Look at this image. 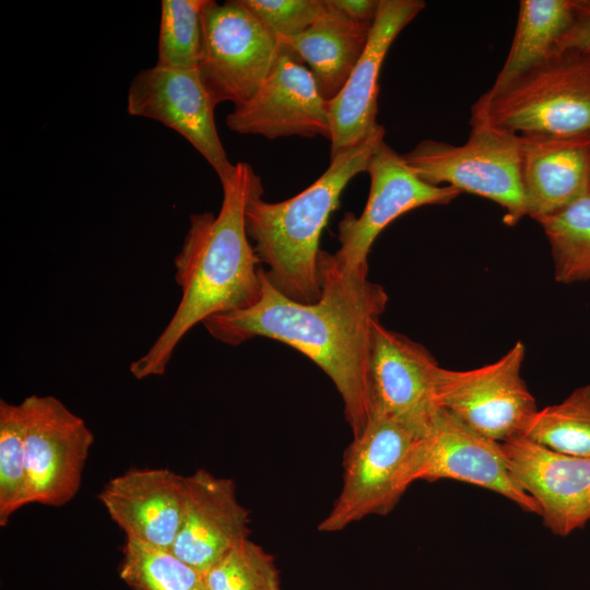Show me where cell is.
<instances>
[{
    "label": "cell",
    "instance_id": "7a4b0ae2",
    "mask_svg": "<svg viewBox=\"0 0 590 590\" xmlns=\"http://www.w3.org/2000/svg\"><path fill=\"white\" fill-rule=\"evenodd\" d=\"M217 214L193 213L174 259L181 298L150 349L130 364L137 379L162 376L182 338L211 316L248 308L261 296L260 261L246 228L250 202L263 194L260 176L237 162L221 179Z\"/></svg>",
    "mask_w": 590,
    "mask_h": 590
},
{
    "label": "cell",
    "instance_id": "277c9868",
    "mask_svg": "<svg viewBox=\"0 0 590 590\" xmlns=\"http://www.w3.org/2000/svg\"><path fill=\"white\" fill-rule=\"evenodd\" d=\"M470 121L517 135H590V52L559 50L472 106Z\"/></svg>",
    "mask_w": 590,
    "mask_h": 590
},
{
    "label": "cell",
    "instance_id": "7c38bea8",
    "mask_svg": "<svg viewBox=\"0 0 590 590\" xmlns=\"http://www.w3.org/2000/svg\"><path fill=\"white\" fill-rule=\"evenodd\" d=\"M438 367L425 346L377 321L369 370L371 417L390 418L424 436L442 411L435 389Z\"/></svg>",
    "mask_w": 590,
    "mask_h": 590
},
{
    "label": "cell",
    "instance_id": "3957f363",
    "mask_svg": "<svg viewBox=\"0 0 590 590\" xmlns=\"http://www.w3.org/2000/svg\"><path fill=\"white\" fill-rule=\"evenodd\" d=\"M385 128L330 160L329 167L296 196L270 203L262 196L247 208L246 228L269 282L286 297L303 304L321 297L320 236L353 177L366 172Z\"/></svg>",
    "mask_w": 590,
    "mask_h": 590
},
{
    "label": "cell",
    "instance_id": "484cf974",
    "mask_svg": "<svg viewBox=\"0 0 590 590\" xmlns=\"http://www.w3.org/2000/svg\"><path fill=\"white\" fill-rule=\"evenodd\" d=\"M26 413L21 403L0 400V526L32 504L25 459Z\"/></svg>",
    "mask_w": 590,
    "mask_h": 590
},
{
    "label": "cell",
    "instance_id": "d4e9b609",
    "mask_svg": "<svg viewBox=\"0 0 590 590\" xmlns=\"http://www.w3.org/2000/svg\"><path fill=\"white\" fill-rule=\"evenodd\" d=\"M212 0H163L157 64L198 69L203 56V15Z\"/></svg>",
    "mask_w": 590,
    "mask_h": 590
},
{
    "label": "cell",
    "instance_id": "ac0fdd59",
    "mask_svg": "<svg viewBox=\"0 0 590 590\" xmlns=\"http://www.w3.org/2000/svg\"><path fill=\"white\" fill-rule=\"evenodd\" d=\"M185 496V476L168 469H129L109 480L98 498L126 540L172 550Z\"/></svg>",
    "mask_w": 590,
    "mask_h": 590
},
{
    "label": "cell",
    "instance_id": "ba28073f",
    "mask_svg": "<svg viewBox=\"0 0 590 590\" xmlns=\"http://www.w3.org/2000/svg\"><path fill=\"white\" fill-rule=\"evenodd\" d=\"M280 42L240 0L212 1L203 15V56L198 67L214 104L249 101L271 73Z\"/></svg>",
    "mask_w": 590,
    "mask_h": 590
},
{
    "label": "cell",
    "instance_id": "4316f807",
    "mask_svg": "<svg viewBox=\"0 0 590 590\" xmlns=\"http://www.w3.org/2000/svg\"><path fill=\"white\" fill-rule=\"evenodd\" d=\"M208 590H282L274 557L249 538L204 575Z\"/></svg>",
    "mask_w": 590,
    "mask_h": 590
},
{
    "label": "cell",
    "instance_id": "603a6c76",
    "mask_svg": "<svg viewBox=\"0 0 590 590\" xmlns=\"http://www.w3.org/2000/svg\"><path fill=\"white\" fill-rule=\"evenodd\" d=\"M521 436L555 452L590 458V385L538 410Z\"/></svg>",
    "mask_w": 590,
    "mask_h": 590
},
{
    "label": "cell",
    "instance_id": "f1b7e54d",
    "mask_svg": "<svg viewBox=\"0 0 590 590\" xmlns=\"http://www.w3.org/2000/svg\"><path fill=\"white\" fill-rule=\"evenodd\" d=\"M579 49L590 52V0H576V20L559 50Z\"/></svg>",
    "mask_w": 590,
    "mask_h": 590
},
{
    "label": "cell",
    "instance_id": "44dd1931",
    "mask_svg": "<svg viewBox=\"0 0 590 590\" xmlns=\"http://www.w3.org/2000/svg\"><path fill=\"white\" fill-rule=\"evenodd\" d=\"M576 20V0H521L507 58L491 88H499L550 60Z\"/></svg>",
    "mask_w": 590,
    "mask_h": 590
},
{
    "label": "cell",
    "instance_id": "ffe728a7",
    "mask_svg": "<svg viewBox=\"0 0 590 590\" xmlns=\"http://www.w3.org/2000/svg\"><path fill=\"white\" fill-rule=\"evenodd\" d=\"M303 33L279 39L302 63L309 67L318 90L328 103L343 88L363 55L374 21L354 20L331 8Z\"/></svg>",
    "mask_w": 590,
    "mask_h": 590
},
{
    "label": "cell",
    "instance_id": "d6986e66",
    "mask_svg": "<svg viewBox=\"0 0 590 590\" xmlns=\"http://www.w3.org/2000/svg\"><path fill=\"white\" fill-rule=\"evenodd\" d=\"M526 215L535 221L590 193V135H520Z\"/></svg>",
    "mask_w": 590,
    "mask_h": 590
},
{
    "label": "cell",
    "instance_id": "5b68a950",
    "mask_svg": "<svg viewBox=\"0 0 590 590\" xmlns=\"http://www.w3.org/2000/svg\"><path fill=\"white\" fill-rule=\"evenodd\" d=\"M470 123L471 132L461 145L426 139L401 155L428 184H445L498 203L505 211L504 223L514 226L526 216L520 135L481 121Z\"/></svg>",
    "mask_w": 590,
    "mask_h": 590
},
{
    "label": "cell",
    "instance_id": "7402d4cb",
    "mask_svg": "<svg viewBox=\"0 0 590 590\" xmlns=\"http://www.w3.org/2000/svg\"><path fill=\"white\" fill-rule=\"evenodd\" d=\"M551 246L555 280H590V193L536 220Z\"/></svg>",
    "mask_w": 590,
    "mask_h": 590
},
{
    "label": "cell",
    "instance_id": "5bb4252c",
    "mask_svg": "<svg viewBox=\"0 0 590 590\" xmlns=\"http://www.w3.org/2000/svg\"><path fill=\"white\" fill-rule=\"evenodd\" d=\"M226 125L239 134L271 140L291 135L331 139L328 103L309 69L281 44L267 80L249 101L234 106Z\"/></svg>",
    "mask_w": 590,
    "mask_h": 590
},
{
    "label": "cell",
    "instance_id": "9c48e42d",
    "mask_svg": "<svg viewBox=\"0 0 590 590\" xmlns=\"http://www.w3.org/2000/svg\"><path fill=\"white\" fill-rule=\"evenodd\" d=\"M366 173L370 178L367 203L359 216L344 214L338 226L340 248L331 255L347 276L368 272L367 256L375 239L397 217L423 205L448 204L461 193L451 186H435L420 178L385 140Z\"/></svg>",
    "mask_w": 590,
    "mask_h": 590
},
{
    "label": "cell",
    "instance_id": "52a82bcc",
    "mask_svg": "<svg viewBox=\"0 0 590 590\" xmlns=\"http://www.w3.org/2000/svg\"><path fill=\"white\" fill-rule=\"evenodd\" d=\"M526 346L517 341L500 358L457 370L438 367L439 406L476 433L498 442L521 436L539 410L521 368Z\"/></svg>",
    "mask_w": 590,
    "mask_h": 590
},
{
    "label": "cell",
    "instance_id": "8fae6325",
    "mask_svg": "<svg viewBox=\"0 0 590 590\" xmlns=\"http://www.w3.org/2000/svg\"><path fill=\"white\" fill-rule=\"evenodd\" d=\"M22 404L26 413L25 459L31 500L63 506L80 489L94 435L85 421L56 397L32 394Z\"/></svg>",
    "mask_w": 590,
    "mask_h": 590
},
{
    "label": "cell",
    "instance_id": "6da1fadb",
    "mask_svg": "<svg viewBox=\"0 0 590 590\" xmlns=\"http://www.w3.org/2000/svg\"><path fill=\"white\" fill-rule=\"evenodd\" d=\"M321 297L303 304L279 292L261 270V296L245 309L202 322L212 338L236 346L256 337L283 342L311 359L330 377L344 403L353 438L371 420L369 370L374 326L386 309L385 288L367 279L342 273L331 253L321 250Z\"/></svg>",
    "mask_w": 590,
    "mask_h": 590
},
{
    "label": "cell",
    "instance_id": "30bf717a",
    "mask_svg": "<svg viewBox=\"0 0 590 590\" xmlns=\"http://www.w3.org/2000/svg\"><path fill=\"white\" fill-rule=\"evenodd\" d=\"M418 480L473 484L539 515L534 499L511 474L502 442L476 433L445 410L411 451L406 481L411 485Z\"/></svg>",
    "mask_w": 590,
    "mask_h": 590
},
{
    "label": "cell",
    "instance_id": "4fadbf2b",
    "mask_svg": "<svg viewBox=\"0 0 590 590\" xmlns=\"http://www.w3.org/2000/svg\"><path fill=\"white\" fill-rule=\"evenodd\" d=\"M215 104L198 69L155 64L134 75L127 111L150 118L184 137L211 165L220 180L233 168L215 125Z\"/></svg>",
    "mask_w": 590,
    "mask_h": 590
},
{
    "label": "cell",
    "instance_id": "cb8c5ba5",
    "mask_svg": "<svg viewBox=\"0 0 590 590\" xmlns=\"http://www.w3.org/2000/svg\"><path fill=\"white\" fill-rule=\"evenodd\" d=\"M120 578L132 590H208L204 576L172 550L126 540Z\"/></svg>",
    "mask_w": 590,
    "mask_h": 590
},
{
    "label": "cell",
    "instance_id": "f546056e",
    "mask_svg": "<svg viewBox=\"0 0 590 590\" xmlns=\"http://www.w3.org/2000/svg\"><path fill=\"white\" fill-rule=\"evenodd\" d=\"M327 3L346 16L359 21H374L380 0H326Z\"/></svg>",
    "mask_w": 590,
    "mask_h": 590
},
{
    "label": "cell",
    "instance_id": "83f0119b",
    "mask_svg": "<svg viewBox=\"0 0 590 590\" xmlns=\"http://www.w3.org/2000/svg\"><path fill=\"white\" fill-rule=\"evenodd\" d=\"M278 39L296 36L327 10L324 0H240Z\"/></svg>",
    "mask_w": 590,
    "mask_h": 590
},
{
    "label": "cell",
    "instance_id": "2e32d148",
    "mask_svg": "<svg viewBox=\"0 0 590 590\" xmlns=\"http://www.w3.org/2000/svg\"><path fill=\"white\" fill-rule=\"evenodd\" d=\"M422 0H380L367 46L341 92L328 102L330 160L377 132L378 78L400 32L425 8Z\"/></svg>",
    "mask_w": 590,
    "mask_h": 590
},
{
    "label": "cell",
    "instance_id": "e0dca14e",
    "mask_svg": "<svg viewBox=\"0 0 590 590\" xmlns=\"http://www.w3.org/2000/svg\"><path fill=\"white\" fill-rule=\"evenodd\" d=\"M186 496L172 552L204 575L231 548L249 538V511L232 479L199 469L185 476Z\"/></svg>",
    "mask_w": 590,
    "mask_h": 590
},
{
    "label": "cell",
    "instance_id": "9a60e30c",
    "mask_svg": "<svg viewBox=\"0 0 590 590\" xmlns=\"http://www.w3.org/2000/svg\"><path fill=\"white\" fill-rule=\"evenodd\" d=\"M502 446L511 474L551 532L566 536L590 521V458L555 452L523 436Z\"/></svg>",
    "mask_w": 590,
    "mask_h": 590
},
{
    "label": "cell",
    "instance_id": "8992f818",
    "mask_svg": "<svg viewBox=\"0 0 590 590\" xmlns=\"http://www.w3.org/2000/svg\"><path fill=\"white\" fill-rule=\"evenodd\" d=\"M418 437L399 423L373 416L343 460V485L321 532L341 531L367 516L389 514L410 486L408 462Z\"/></svg>",
    "mask_w": 590,
    "mask_h": 590
}]
</instances>
